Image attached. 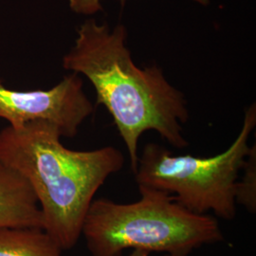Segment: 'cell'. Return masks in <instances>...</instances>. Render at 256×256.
<instances>
[{
	"mask_svg": "<svg viewBox=\"0 0 256 256\" xmlns=\"http://www.w3.org/2000/svg\"><path fill=\"white\" fill-rule=\"evenodd\" d=\"M58 128L37 120L0 130V164L24 178L36 194L43 230L63 250L74 248L94 196L124 165L119 149L75 151L61 142Z\"/></svg>",
	"mask_w": 256,
	"mask_h": 256,
	"instance_id": "2",
	"label": "cell"
},
{
	"mask_svg": "<svg viewBox=\"0 0 256 256\" xmlns=\"http://www.w3.org/2000/svg\"><path fill=\"white\" fill-rule=\"evenodd\" d=\"M94 111V106L82 88L79 74H70L46 90H14L0 79V119L10 128L44 120L58 128L61 137L74 138Z\"/></svg>",
	"mask_w": 256,
	"mask_h": 256,
	"instance_id": "5",
	"label": "cell"
},
{
	"mask_svg": "<svg viewBox=\"0 0 256 256\" xmlns=\"http://www.w3.org/2000/svg\"><path fill=\"white\" fill-rule=\"evenodd\" d=\"M36 227L43 220L36 194L27 180L0 164V228Z\"/></svg>",
	"mask_w": 256,
	"mask_h": 256,
	"instance_id": "6",
	"label": "cell"
},
{
	"mask_svg": "<svg viewBox=\"0 0 256 256\" xmlns=\"http://www.w3.org/2000/svg\"><path fill=\"white\" fill-rule=\"evenodd\" d=\"M140 200L92 202L82 222V234L92 256H120L144 250L188 256L204 245L224 242L218 221L186 210L169 192L138 186Z\"/></svg>",
	"mask_w": 256,
	"mask_h": 256,
	"instance_id": "3",
	"label": "cell"
},
{
	"mask_svg": "<svg viewBox=\"0 0 256 256\" xmlns=\"http://www.w3.org/2000/svg\"><path fill=\"white\" fill-rule=\"evenodd\" d=\"M164 256H170V254H165Z\"/></svg>",
	"mask_w": 256,
	"mask_h": 256,
	"instance_id": "11",
	"label": "cell"
},
{
	"mask_svg": "<svg viewBox=\"0 0 256 256\" xmlns=\"http://www.w3.org/2000/svg\"><path fill=\"white\" fill-rule=\"evenodd\" d=\"M244 176L239 180L236 200V204L245 206L250 212L256 210V149L250 147L245 165L243 167Z\"/></svg>",
	"mask_w": 256,
	"mask_h": 256,
	"instance_id": "8",
	"label": "cell"
},
{
	"mask_svg": "<svg viewBox=\"0 0 256 256\" xmlns=\"http://www.w3.org/2000/svg\"><path fill=\"white\" fill-rule=\"evenodd\" d=\"M63 252L42 228H0V256H64Z\"/></svg>",
	"mask_w": 256,
	"mask_h": 256,
	"instance_id": "7",
	"label": "cell"
},
{
	"mask_svg": "<svg viewBox=\"0 0 256 256\" xmlns=\"http://www.w3.org/2000/svg\"><path fill=\"white\" fill-rule=\"evenodd\" d=\"M150 252L144 250H132L131 254L128 256H149Z\"/></svg>",
	"mask_w": 256,
	"mask_h": 256,
	"instance_id": "10",
	"label": "cell"
},
{
	"mask_svg": "<svg viewBox=\"0 0 256 256\" xmlns=\"http://www.w3.org/2000/svg\"><path fill=\"white\" fill-rule=\"evenodd\" d=\"M256 126V104H252L230 146L208 158L174 155L164 146L147 144L134 173L138 186L174 194L176 202L194 214L212 210L222 220H234L239 174L250 151L248 138Z\"/></svg>",
	"mask_w": 256,
	"mask_h": 256,
	"instance_id": "4",
	"label": "cell"
},
{
	"mask_svg": "<svg viewBox=\"0 0 256 256\" xmlns=\"http://www.w3.org/2000/svg\"><path fill=\"white\" fill-rule=\"evenodd\" d=\"M202 5H208L210 0H194ZM70 7L74 12L84 16H92L102 10L101 0H68Z\"/></svg>",
	"mask_w": 256,
	"mask_h": 256,
	"instance_id": "9",
	"label": "cell"
},
{
	"mask_svg": "<svg viewBox=\"0 0 256 256\" xmlns=\"http://www.w3.org/2000/svg\"><path fill=\"white\" fill-rule=\"evenodd\" d=\"M124 25L110 30L88 19L77 28L74 46L62 59L66 70L92 82L97 104L110 112L128 149L132 173L137 170L138 142L154 130L172 146H188L182 124L189 119L182 92L166 79L158 64L144 68L134 63Z\"/></svg>",
	"mask_w": 256,
	"mask_h": 256,
	"instance_id": "1",
	"label": "cell"
}]
</instances>
